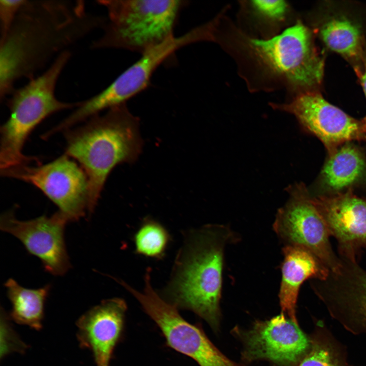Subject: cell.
I'll return each instance as SVG.
<instances>
[{
  "mask_svg": "<svg viewBox=\"0 0 366 366\" xmlns=\"http://www.w3.org/2000/svg\"><path fill=\"white\" fill-rule=\"evenodd\" d=\"M256 53L274 70L302 87L321 84L324 58L318 52L309 29L301 22L267 40L252 39Z\"/></svg>",
  "mask_w": 366,
  "mask_h": 366,
  "instance_id": "obj_9",
  "label": "cell"
},
{
  "mask_svg": "<svg viewBox=\"0 0 366 366\" xmlns=\"http://www.w3.org/2000/svg\"><path fill=\"white\" fill-rule=\"evenodd\" d=\"M106 17L81 1H27L0 40V99L21 78L30 79L62 53L99 28Z\"/></svg>",
  "mask_w": 366,
  "mask_h": 366,
  "instance_id": "obj_1",
  "label": "cell"
},
{
  "mask_svg": "<svg viewBox=\"0 0 366 366\" xmlns=\"http://www.w3.org/2000/svg\"><path fill=\"white\" fill-rule=\"evenodd\" d=\"M234 235L228 227L209 224L183 233L167 284L159 293L178 309L193 312L217 329L220 318L224 250Z\"/></svg>",
  "mask_w": 366,
  "mask_h": 366,
  "instance_id": "obj_2",
  "label": "cell"
},
{
  "mask_svg": "<svg viewBox=\"0 0 366 366\" xmlns=\"http://www.w3.org/2000/svg\"><path fill=\"white\" fill-rule=\"evenodd\" d=\"M319 36L326 46L350 61L362 62L365 53L359 26L347 17H332L322 23Z\"/></svg>",
  "mask_w": 366,
  "mask_h": 366,
  "instance_id": "obj_19",
  "label": "cell"
},
{
  "mask_svg": "<svg viewBox=\"0 0 366 366\" xmlns=\"http://www.w3.org/2000/svg\"><path fill=\"white\" fill-rule=\"evenodd\" d=\"M71 57L69 50L63 52L43 73L15 88L9 96L7 105L10 115L0 129L1 169L38 162L37 158L23 153L32 132L49 116L80 105L81 101H62L55 94L58 80Z\"/></svg>",
  "mask_w": 366,
  "mask_h": 366,
  "instance_id": "obj_4",
  "label": "cell"
},
{
  "mask_svg": "<svg viewBox=\"0 0 366 366\" xmlns=\"http://www.w3.org/2000/svg\"><path fill=\"white\" fill-rule=\"evenodd\" d=\"M151 268L146 269L142 291L121 279L115 280L136 299L155 322L167 345L192 358L200 366H240L222 353L199 326L185 320L175 306L161 296L151 285Z\"/></svg>",
  "mask_w": 366,
  "mask_h": 366,
  "instance_id": "obj_6",
  "label": "cell"
},
{
  "mask_svg": "<svg viewBox=\"0 0 366 366\" xmlns=\"http://www.w3.org/2000/svg\"><path fill=\"white\" fill-rule=\"evenodd\" d=\"M312 200L337 241L339 257L357 260L366 249V199L348 192L312 197Z\"/></svg>",
  "mask_w": 366,
  "mask_h": 366,
  "instance_id": "obj_14",
  "label": "cell"
},
{
  "mask_svg": "<svg viewBox=\"0 0 366 366\" xmlns=\"http://www.w3.org/2000/svg\"><path fill=\"white\" fill-rule=\"evenodd\" d=\"M68 223L58 211L50 217L20 221L11 210L1 216L0 229L18 239L29 254L40 259L46 271L63 276L71 267L64 236Z\"/></svg>",
  "mask_w": 366,
  "mask_h": 366,
  "instance_id": "obj_10",
  "label": "cell"
},
{
  "mask_svg": "<svg viewBox=\"0 0 366 366\" xmlns=\"http://www.w3.org/2000/svg\"><path fill=\"white\" fill-rule=\"evenodd\" d=\"M139 127V118L125 103L63 132L65 154L78 163L87 176L93 211L112 170L119 164L135 162L141 154L143 142Z\"/></svg>",
  "mask_w": 366,
  "mask_h": 366,
  "instance_id": "obj_3",
  "label": "cell"
},
{
  "mask_svg": "<svg viewBox=\"0 0 366 366\" xmlns=\"http://www.w3.org/2000/svg\"><path fill=\"white\" fill-rule=\"evenodd\" d=\"M199 41L194 29L179 37H172L141 54L140 58L96 95L100 107L108 109L126 103L145 89L157 68L181 47Z\"/></svg>",
  "mask_w": 366,
  "mask_h": 366,
  "instance_id": "obj_15",
  "label": "cell"
},
{
  "mask_svg": "<svg viewBox=\"0 0 366 366\" xmlns=\"http://www.w3.org/2000/svg\"><path fill=\"white\" fill-rule=\"evenodd\" d=\"M289 195L278 211L273 230L284 246L303 248L316 256L331 271L339 270L341 260L333 251L330 235L311 196L302 184L286 188Z\"/></svg>",
  "mask_w": 366,
  "mask_h": 366,
  "instance_id": "obj_8",
  "label": "cell"
},
{
  "mask_svg": "<svg viewBox=\"0 0 366 366\" xmlns=\"http://www.w3.org/2000/svg\"><path fill=\"white\" fill-rule=\"evenodd\" d=\"M27 345L20 339L12 328L9 317L2 309L1 313V358L17 352L23 353Z\"/></svg>",
  "mask_w": 366,
  "mask_h": 366,
  "instance_id": "obj_23",
  "label": "cell"
},
{
  "mask_svg": "<svg viewBox=\"0 0 366 366\" xmlns=\"http://www.w3.org/2000/svg\"><path fill=\"white\" fill-rule=\"evenodd\" d=\"M359 77L360 78L361 85L365 95L366 97V53H365L362 67L358 74ZM362 130L364 133H366V116L363 118L361 121Z\"/></svg>",
  "mask_w": 366,
  "mask_h": 366,
  "instance_id": "obj_26",
  "label": "cell"
},
{
  "mask_svg": "<svg viewBox=\"0 0 366 366\" xmlns=\"http://www.w3.org/2000/svg\"><path fill=\"white\" fill-rule=\"evenodd\" d=\"M340 258L339 269L313 280L312 289L334 318L366 331V270L357 260Z\"/></svg>",
  "mask_w": 366,
  "mask_h": 366,
  "instance_id": "obj_13",
  "label": "cell"
},
{
  "mask_svg": "<svg viewBox=\"0 0 366 366\" xmlns=\"http://www.w3.org/2000/svg\"><path fill=\"white\" fill-rule=\"evenodd\" d=\"M25 2V0L0 1V40L9 31Z\"/></svg>",
  "mask_w": 366,
  "mask_h": 366,
  "instance_id": "obj_24",
  "label": "cell"
},
{
  "mask_svg": "<svg viewBox=\"0 0 366 366\" xmlns=\"http://www.w3.org/2000/svg\"><path fill=\"white\" fill-rule=\"evenodd\" d=\"M133 240L135 253L147 258L162 260L166 255L172 237L167 229L149 216L145 217Z\"/></svg>",
  "mask_w": 366,
  "mask_h": 366,
  "instance_id": "obj_21",
  "label": "cell"
},
{
  "mask_svg": "<svg viewBox=\"0 0 366 366\" xmlns=\"http://www.w3.org/2000/svg\"><path fill=\"white\" fill-rule=\"evenodd\" d=\"M277 107L295 115L301 127L319 138L329 153L345 143L366 138L361 121L316 92L302 94L291 103Z\"/></svg>",
  "mask_w": 366,
  "mask_h": 366,
  "instance_id": "obj_11",
  "label": "cell"
},
{
  "mask_svg": "<svg viewBox=\"0 0 366 366\" xmlns=\"http://www.w3.org/2000/svg\"><path fill=\"white\" fill-rule=\"evenodd\" d=\"M321 176L327 189L340 193L366 176L365 157L356 146L345 143L329 153Z\"/></svg>",
  "mask_w": 366,
  "mask_h": 366,
  "instance_id": "obj_18",
  "label": "cell"
},
{
  "mask_svg": "<svg viewBox=\"0 0 366 366\" xmlns=\"http://www.w3.org/2000/svg\"><path fill=\"white\" fill-rule=\"evenodd\" d=\"M107 10L101 37L93 49H122L141 54L174 36L179 14L185 5L176 0H105L97 2Z\"/></svg>",
  "mask_w": 366,
  "mask_h": 366,
  "instance_id": "obj_5",
  "label": "cell"
},
{
  "mask_svg": "<svg viewBox=\"0 0 366 366\" xmlns=\"http://www.w3.org/2000/svg\"><path fill=\"white\" fill-rule=\"evenodd\" d=\"M242 358L247 361L266 359L281 366L294 364L310 347V341L298 323L285 314L257 321L242 333Z\"/></svg>",
  "mask_w": 366,
  "mask_h": 366,
  "instance_id": "obj_12",
  "label": "cell"
},
{
  "mask_svg": "<svg viewBox=\"0 0 366 366\" xmlns=\"http://www.w3.org/2000/svg\"><path fill=\"white\" fill-rule=\"evenodd\" d=\"M298 366H343L338 354L328 344L316 342Z\"/></svg>",
  "mask_w": 366,
  "mask_h": 366,
  "instance_id": "obj_22",
  "label": "cell"
},
{
  "mask_svg": "<svg viewBox=\"0 0 366 366\" xmlns=\"http://www.w3.org/2000/svg\"><path fill=\"white\" fill-rule=\"evenodd\" d=\"M253 5L258 11L270 18L281 19L284 16L287 4L284 1H253Z\"/></svg>",
  "mask_w": 366,
  "mask_h": 366,
  "instance_id": "obj_25",
  "label": "cell"
},
{
  "mask_svg": "<svg viewBox=\"0 0 366 366\" xmlns=\"http://www.w3.org/2000/svg\"><path fill=\"white\" fill-rule=\"evenodd\" d=\"M1 175L39 189L68 222L89 217L94 212L87 176L78 163L65 154L45 164H24L1 169Z\"/></svg>",
  "mask_w": 366,
  "mask_h": 366,
  "instance_id": "obj_7",
  "label": "cell"
},
{
  "mask_svg": "<svg viewBox=\"0 0 366 366\" xmlns=\"http://www.w3.org/2000/svg\"><path fill=\"white\" fill-rule=\"evenodd\" d=\"M279 298L282 313L298 323L296 316L299 290L309 279L323 280L329 269L313 254L301 248L284 246Z\"/></svg>",
  "mask_w": 366,
  "mask_h": 366,
  "instance_id": "obj_17",
  "label": "cell"
},
{
  "mask_svg": "<svg viewBox=\"0 0 366 366\" xmlns=\"http://www.w3.org/2000/svg\"><path fill=\"white\" fill-rule=\"evenodd\" d=\"M4 285L12 304L11 319L34 329H41L45 303L51 286L46 285L37 289H28L20 286L13 279H9Z\"/></svg>",
  "mask_w": 366,
  "mask_h": 366,
  "instance_id": "obj_20",
  "label": "cell"
},
{
  "mask_svg": "<svg viewBox=\"0 0 366 366\" xmlns=\"http://www.w3.org/2000/svg\"><path fill=\"white\" fill-rule=\"evenodd\" d=\"M127 305L123 298L105 299L77 320V340L89 350L96 366H110L114 348L124 329Z\"/></svg>",
  "mask_w": 366,
  "mask_h": 366,
  "instance_id": "obj_16",
  "label": "cell"
}]
</instances>
